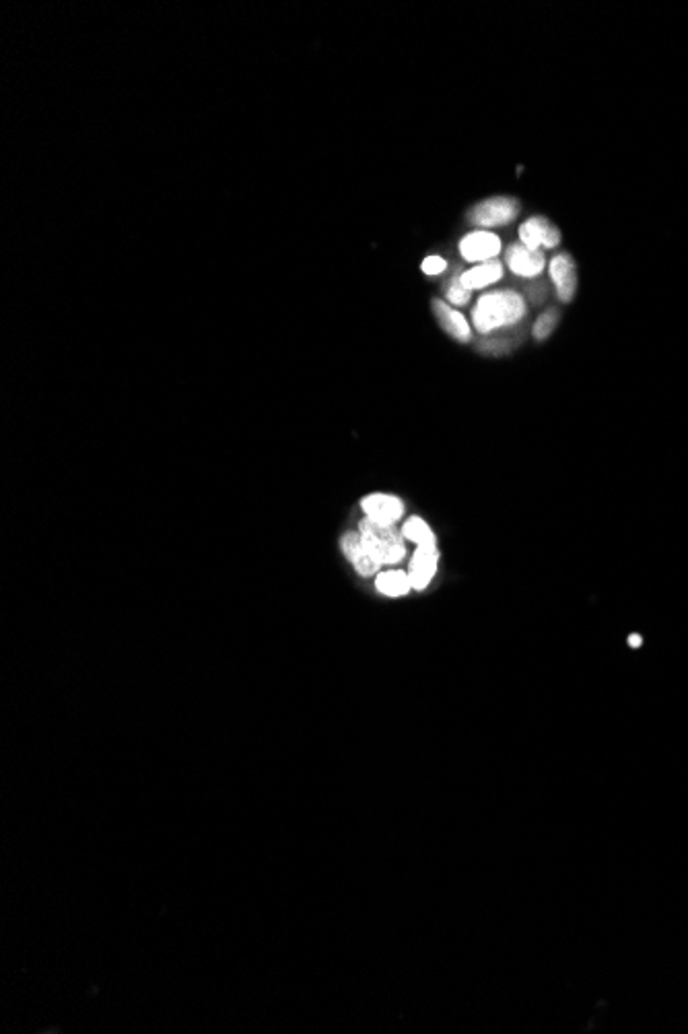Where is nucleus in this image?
Here are the masks:
<instances>
[{"label":"nucleus","mask_w":688,"mask_h":1034,"mask_svg":"<svg viewBox=\"0 0 688 1034\" xmlns=\"http://www.w3.org/2000/svg\"><path fill=\"white\" fill-rule=\"evenodd\" d=\"M520 215V200L511 197H492L481 200L468 211V221L481 228H499L511 223Z\"/></svg>","instance_id":"obj_3"},{"label":"nucleus","mask_w":688,"mask_h":1034,"mask_svg":"<svg viewBox=\"0 0 688 1034\" xmlns=\"http://www.w3.org/2000/svg\"><path fill=\"white\" fill-rule=\"evenodd\" d=\"M375 589H378L381 595L396 599V597L409 595L412 590V585H410L409 572L384 570V572L378 574V578H375Z\"/></svg>","instance_id":"obj_13"},{"label":"nucleus","mask_w":688,"mask_h":1034,"mask_svg":"<svg viewBox=\"0 0 688 1034\" xmlns=\"http://www.w3.org/2000/svg\"><path fill=\"white\" fill-rule=\"evenodd\" d=\"M420 267H423L425 275H441L443 271L448 269V262H445V259H441V256L433 254V256H427Z\"/></svg>","instance_id":"obj_17"},{"label":"nucleus","mask_w":688,"mask_h":1034,"mask_svg":"<svg viewBox=\"0 0 688 1034\" xmlns=\"http://www.w3.org/2000/svg\"><path fill=\"white\" fill-rule=\"evenodd\" d=\"M400 533H402V537L406 541H412L417 548L437 546V537H435L433 528L429 527V523H425V518H420V517L406 518Z\"/></svg>","instance_id":"obj_14"},{"label":"nucleus","mask_w":688,"mask_h":1034,"mask_svg":"<svg viewBox=\"0 0 688 1034\" xmlns=\"http://www.w3.org/2000/svg\"><path fill=\"white\" fill-rule=\"evenodd\" d=\"M641 642H643V640H641V636H637V634H632L631 639H629V644H631V647H635V649L641 647Z\"/></svg>","instance_id":"obj_18"},{"label":"nucleus","mask_w":688,"mask_h":1034,"mask_svg":"<svg viewBox=\"0 0 688 1034\" xmlns=\"http://www.w3.org/2000/svg\"><path fill=\"white\" fill-rule=\"evenodd\" d=\"M505 262L511 273L528 279H534L544 271V254L541 251H530L521 242L507 248Z\"/></svg>","instance_id":"obj_10"},{"label":"nucleus","mask_w":688,"mask_h":1034,"mask_svg":"<svg viewBox=\"0 0 688 1034\" xmlns=\"http://www.w3.org/2000/svg\"><path fill=\"white\" fill-rule=\"evenodd\" d=\"M440 566V549L437 546H420L414 549L409 566V578L414 590H425L437 572Z\"/></svg>","instance_id":"obj_5"},{"label":"nucleus","mask_w":688,"mask_h":1034,"mask_svg":"<svg viewBox=\"0 0 688 1034\" xmlns=\"http://www.w3.org/2000/svg\"><path fill=\"white\" fill-rule=\"evenodd\" d=\"M470 293L466 287L460 283V275L453 277V282L448 287V300L451 302L453 306H466L468 302H470Z\"/></svg>","instance_id":"obj_16"},{"label":"nucleus","mask_w":688,"mask_h":1034,"mask_svg":"<svg viewBox=\"0 0 688 1034\" xmlns=\"http://www.w3.org/2000/svg\"><path fill=\"white\" fill-rule=\"evenodd\" d=\"M559 316H561V314L557 312V310H552V308L546 310L544 314L538 316V321H536V324H534V339H536V341H546V339H549V337L552 335V331L557 329Z\"/></svg>","instance_id":"obj_15"},{"label":"nucleus","mask_w":688,"mask_h":1034,"mask_svg":"<svg viewBox=\"0 0 688 1034\" xmlns=\"http://www.w3.org/2000/svg\"><path fill=\"white\" fill-rule=\"evenodd\" d=\"M501 277H503V264L499 261H489L479 264V267L464 271V273L460 275V283H462L468 292H472L497 283Z\"/></svg>","instance_id":"obj_12"},{"label":"nucleus","mask_w":688,"mask_h":1034,"mask_svg":"<svg viewBox=\"0 0 688 1034\" xmlns=\"http://www.w3.org/2000/svg\"><path fill=\"white\" fill-rule=\"evenodd\" d=\"M340 548L344 551V556L349 558V562L353 564L357 574H361V577H373V574L379 572L381 564L369 554V549L365 548L359 531L344 533L340 539Z\"/></svg>","instance_id":"obj_8"},{"label":"nucleus","mask_w":688,"mask_h":1034,"mask_svg":"<svg viewBox=\"0 0 688 1034\" xmlns=\"http://www.w3.org/2000/svg\"><path fill=\"white\" fill-rule=\"evenodd\" d=\"M520 240L530 251H541V248L557 246L561 242V231L546 217H530L521 223Z\"/></svg>","instance_id":"obj_6"},{"label":"nucleus","mask_w":688,"mask_h":1034,"mask_svg":"<svg viewBox=\"0 0 688 1034\" xmlns=\"http://www.w3.org/2000/svg\"><path fill=\"white\" fill-rule=\"evenodd\" d=\"M433 312L437 322H440L441 329L448 333L451 339L460 341V343H468L472 337V331H470V324H468L466 318L458 312L456 308H451L450 304H445L441 300H435L433 302Z\"/></svg>","instance_id":"obj_11"},{"label":"nucleus","mask_w":688,"mask_h":1034,"mask_svg":"<svg viewBox=\"0 0 688 1034\" xmlns=\"http://www.w3.org/2000/svg\"><path fill=\"white\" fill-rule=\"evenodd\" d=\"M357 531L361 535L365 548L369 549V554L378 559L381 566H396L406 558V543H404L406 539L394 527L373 523L371 518L365 517L361 523H359Z\"/></svg>","instance_id":"obj_2"},{"label":"nucleus","mask_w":688,"mask_h":1034,"mask_svg":"<svg viewBox=\"0 0 688 1034\" xmlns=\"http://www.w3.org/2000/svg\"><path fill=\"white\" fill-rule=\"evenodd\" d=\"M551 279L557 287L559 300L569 304L577 293V267L569 252H561L551 261Z\"/></svg>","instance_id":"obj_9"},{"label":"nucleus","mask_w":688,"mask_h":1034,"mask_svg":"<svg viewBox=\"0 0 688 1034\" xmlns=\"http://www.w3.org/2000/svg\"><path fill=\"white\" fill-rule=\"evenodd\" d=\"M501 252V240L491 231H472L460 242V254L468 262H489Z\"/></svg>","instance_id":"obj_7"},{"label":"nucleus","mask_w":688,"mask_h":1034,"mask_svg":"<svg viewBox=\"0 0 688 1034\" xmlns=\"http://www.w3.org/2000/svg\"><path fill=\"white\" fill-rule=\"evenodd\" d=\"M361 508L373 523L394 527L404 517V502L390 494H369L361 500Z\"/></svg>","instance_id":"obj_4"},{"label":"nucleus","mask_w":688,"mask_h":1034,"mask_svg":"<svg viewBox=\"0 0 688 1034\" xmlns=\"http://www.w3.org/2000/svg\"><path fill=\"white\" fill-rule=\"evenodd\" d=\"M528 314V306L520 293L515 292H491L476 302L472 310L474 329L479 333H492L505 326L518 324Z\"/></svg>","instance_id":"obj_1"}]
</instances>
